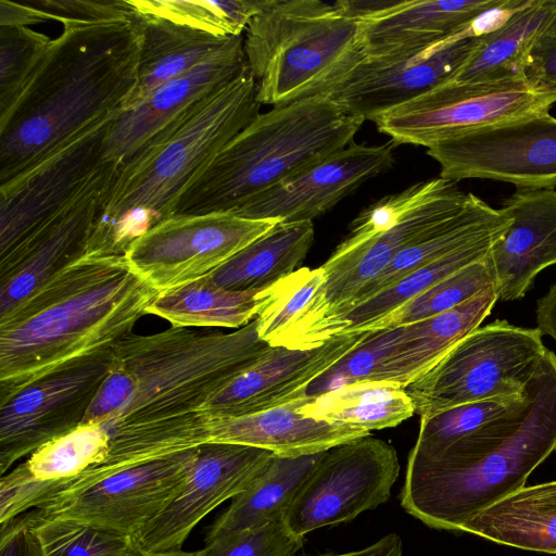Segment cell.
<instances>
[{
    "mask_svg": "<svg viewBox=\"0 0 556 556\" xmlns=\"http://www.w3.org/2000/svg\"><path fill=\"white\" fill-rule=\"evenodd\" d=\"M497 301V292L492 288L451 311L397 327L393 349L380 366L375 381H394L405 388L480 327Z\"/></svg>",
    "mask_w": 556,
    "mask_h": 556,
    "instance_id": "83f0119b",
    "label": "cell"
},
{
    "mask_svg": "<svg viewBox=\"0 0 556 556\" xmlns=\"http://www.w3.org/2000/svg\"><path fill=\"white\" fill-rule=\"evenodd\" d=\"M492 288H495V279L488 255L434 283L363 331L374 332L418 323L451 311Z\"/></svg>",
    "mask_w": 556,
    "mask_h": 556,
    "instance_id": "74e56055",
    "label": "cell"
},
{
    "mask_svg": "<svg viewBox=\"0 0 556 556\" xmlns=\"http://www.w3.org/2000/svg\"><path fill=\"white\" fill-rule=\"evenodd\" d=\"M27 3L41 11L47 21L62 24L103 23L136 15L128 0H33Z\"/></svg>",
    "mask_w": 556,
    "mask_h": 556,
    "instance_id": "f6af8a7d",
    "label": "cell"
},
{
    "mask_svg": "<svg viewBox=\"0 0 556 556\" xmlns=\"http://www.w3.org/2000/svg\"><path fill=\"white\" fill-rule=\"evenodd\" d=\"M498 544L556 554V481L522 486L459 527Z\"/></svg>",
    "mask_w": 556,
    "mask_h": 556,
    "instance_id": "f546056e",
    "label": "cell"
},
{
    "mask_svg": "<svg viewBox=\"0 0 556 556\" xmlns=\"http://www.w3.org/2000/svg\"><path fill=\"white\" fill-rule=\"evenodd\" d=\"M426 153L446 180L479 178L517 189L556 187V118L548 113L478 128L435 142Z\"/></svg>",
    "mask_w": 556,
    "mask_h": 556,
    "instance_id": "4fadbf2b",
    "label": "cell"
},
{
    "mask_svg": "<svg viewBox=\"0 0 556 556\" xmlns=\"http://www.w3.org/2000/svg\"><path fill=\"white\" fill-rule=\"evenodd\" d=\"M111 348L27 386L0 406V473L83 424L106 377Z\"/></svg>",
    "mask_w": 556,
    "mask_h": 556,
    "instance_id": "5bb4252c",
    "label": "cell"
},
{
    "mask_svg": "<svg viewBox=\"0 0 556 556\" xmlns=\"http://www.w3.org/2000/svg\"><path fill=\"white\" fill-rule=\"evenodd\" d=\"M518 0H340L357 23L369 58L415 53L476 26L482 16Z\"/></svg>",
    "mask_w": 556,
    "mask_h": 556,
    "instance_id": "ffe728a7",
    "label": "cell"
},
{
    "mask_svg": "<svg viewBox=\"0 0 556 556\" xmlns=\"http://www.w3.org/2000/svg\"><path fill=\"white\" fill-rule=\"evenodd\" d=\"M0 556H46L34 510L0 525Z\"/></svg>",
    "mask_w": 556,
    "mask_h": 556,
    "instance_id": "7dc6e473",
    "label": "cell"
},
{
    "mask_svg": "<svg viewBox=\"0 0 556 556\" xmlns=\"http://www.w3.org/2000/svg\"><path fill=\"white\" fill-rule=\"evenodd\" d=\"M509 223L510 218L501 208H494L473 193H468L464 207L457 214L441 223L419 241L401 251L336 316L312 332L302 344L301 350L307 349L312 337L327 324L391 287L401 278L466 245L503 233Z\"/></svg>",
    "mask_w": 556,
    "mask_h": 556,
    "instance_id": "4316f807",
    "label": "cell"
},
{
    "mask_svg": "<svg viewBox=\"0 0 556 556\" xmlns=\"http://www.w3.org/2000/svg\"><path fill=\"white\" fill-rule=\"evenodd\" d=\"M278 223L232 213L173 215L139 237L125 257L161 292L206 276Z\"/></svg>",
    "mask_w": 556,
    "mask_h": 556,
    "instance_id": "7c38bea8",
    "label": "cell"
},
{
    "mask_svg": "<svg viewBox=\"0 0 556 556\" xmlns=\"http://www.w3.org/2000/svg\"><path fill=\"white\" fill-rule=\"evenodd\" d=\"M468 193L441 177L416 182L365 207L320 266L325 283L274 346L301 349L307 337L336 316L394 257L465 205Z\"/></svg>",
    "mask_w": 556,
    "mask_h": 556,
    "instance_id": "52a82bcc",
    "label": "cell"
},
{
    "mask_svg": "<svg viewBox=\"0 0 556 556\" xmlns=\"http://www.w3.org/2000/svg\"><path fill=\"white\" fill-rule=\"evenodd\" d=\"M261 105L247 65L161 129L119 166L85 255L125 256L139 237L173 216L182 193Z\"/></svg>",
    "mask_w": 556,
    "mask_h": 556,
    "instance_id": "5b68a950",
    "label": "cell"
},
{
    "mask_svg": "<svg viewBox=\"0 0 556 556\" xmlns=\"http://www.w3.org/2000/svg\"><path fill=\"white\" fill-rule=\"evenodd\" d=\"M141 42L137 12L112 22L63 24L22 94L0 116V185L123 109L137 85Z\"/></svg>",
    "mask_w": 556,
    "mask_h": 556,
    "instance_id": "7a4b0ae2",
    "label": "cell"
},
{
    "mask_svg": "<svg viewBox=\"0 0 556 556\" xmlns=\"http://www.w3.org/2000/svg\"><path fill=\"white\" fill-rule=\"evenodd\" d=\"M304 417L348 425L370 432L400 425L415 414L412 399L394 381H359L317 396H305Z\"/></svg>",
    "mask_w": 556,
    "mask_h": 556,
    "instance_id": "836d02e7",
    "label": "cell"
},
{
    "mask_svg": "<svg viewBox=\"0 0 556 556\" xmlns=\"http://www.w3.org/2000/svg\"><path fill=\"white\" fill-rule=\"evenodd\" d=\"M274 455L236 443L206 442L197 446L181 489L132 535L136 546L152 554L182 551L194 527L222 503L243 492Z\"/></svg>",
    "mask_w": 556,
    "mask_h": 556,
    "instance_id": "e0dca14e",
    "label": "cell"
},
{
    "mask_svg": "<svg viewBox=\"0 0 556 556\" xmlns=\"http://www.w3.org/2000/svg\"><path fill=\"white\" fill-rule=\"evenodd\" d=\"M125 256H83L0 317V406L36 380L109 350L157 295Z\"/></svg>",
    "mask_w": 556,
    "mask_h": 556,
    "instance_id": "3957f363",
    "label": "cell"
},
{
    "mask_svg": "<svg viewBox=\"0 0 556 556\" xmlns=\"http://www.w3.org/2000/svg\"><path fill=\"white\" fill-rule=\"evenodd\" d=\"M525 75L536 88L556 94V16L535 39Z\"/></svg>",
    "mask_w": 556,
    "mask_h": 556,
    "instance_id": "bcb514c9",
    "label": "cell"
},
{
    "mask_svg": "<svg viewBox=\"0 0 556 556\" xmlns=\"http://www.w3.org/2000/svg\"><path fill=\"white\" fill-rule=\"evenodd\" d=\"M34 513L46 556H132L139 549L132 535L119 530L74 518H42Z\"/></svg>",
    "mask_w": 556,
    "mask_h": 556,
    "instance_id": "ab89813d",
    "label": "cell"
},
{
    "mask_svg": "<svg viewBox=\"0 0 556 556\" xmlns=\"http://www.w3.org/2000/svg\"><path fill=\"white\" fill-rule=\"evenodd\" d=\"M394 143L352 142L295 172L233 212L252 219L312 222L395 163Z\"/></svg>",
    "mask_w": 556,
    "mask_h": 556,
    "instance_id": "44dd1931",
    "label": "cell"
},
{
    "mask_svg": "<svg viewBox=\"0 0 556 556\" xmlns=\"http://www.w3.org/2000/svg\"><path fill=\"white\" fill-rule=\"evenodd\" d=\"M370 334V331L338 334L305 350L271 346L217 393L206 404L204 414L211 418L247 416L301 397L309 383Z\"/></svg>",
    "mask_w": 556,
    "mask_h": 556,
    "instance_id": "7402d4cb",
    "label": "cell"
},
{
    "mask_svg": "<svg viewBox=\"0 0 556 556\" xmlns=\"http://www.w3.org/2000/svg\"><path fill=\"white\" fill-rule=\"evenodd\" d=\"M139 16L142 42L138 80L121 111L138 105L159 87L223 49L232 38L216 37L155 16Z\"/></svg>",
    "mask_w": 556,
    "mask_h": 556,
    "instance_id": "1f68e13d",
    "label": "cell"
},
{
    "mask_svg": "<svg viewBox=\"0 0 556 556\" xmlns=\"http://www.w3.org/2000/svg\"><path fill=\"white\" fill-rule=\"evenodd\" d=\"M102 426L83 422L47 442L0 479V525L37 508L83 473L99 467L109 452Z\"/></svg>",
    "mask_w": 556,
    "mask_h": 556,
    "instance_id": "d4e9b609",
    "label": "cell"
},
{
    "mask_svg": "<svg viewBox=\"0 0 556 556\" xmlns=\"http://www.w3.org/2000/svg\"><path fill=\"white\" fill-rule=\"evenodd\" d=\"M364 122L326 94L275 105L215 155L182 193L174 215L231 213L352 143Z\"/></svg>",
    "mask_w": 556,
    "mask_h": 556,
    "instance_id": "8992f818",
    "label": "cell"
},
{
    "mask_svg": "<svg viewBox=\"0 0 556 556\" xmlns=\"http://www.w3.org/2000/svg\"><path fill=\"white\" fill-rule=\"evenodd\" d=\"M357 33L340 0H269L243 36L258 102L275 106L321 94L365 58Z\"/></svg>",
    "mask_w": 556,
    "mask_h": 556,
    "instance_id": "ba28073f",
    "label": "cell"
},
{
    "mask_svg": "<svg viewBox=\"0 0 556 556\" xmlns=\"http://www.w3.org/2000/svg\"><path fill=\"white\" fill-rule=\"evenodd\" d=\"M305 395L283 405L240 417L211 418V441L243 444L282 457L317 454L359 438L369 431L304 417Z\"/></svg>",
    "mask_w": 556,
    "mask_h": 556,
    "instance_id": "484cf974",
    "label": "cell"
},
{
    "mask_svg": "<svg viewBox=\"0 0 556 556\" xmlns=\"http://www.w3.org/2000/svg\"><path fill=\"white\" fill-rule=\"evenodd\" d=\"M321 267H302L268 289L256 316L257 332L271 346L325 283Z\"/></svg>",
    "mask_w": 556,
    "mask_h": 556,
    "instance_id": "b9f144b4",
    "label": "cell"
},
{
    "mask_svg": "<svg viewBox=\"0 0 556 556\" xmlns=\"http://www.w3.org/2000/svg\"><path fill=\"white\" fill-rule=\"evenodd\" d=\"M503 233L466 245L406 275L391 287L327 324L312 337L307 349L321 345L326 340L338 334L363 331L367 326L390 314L434 283L465 266L485 258L494 242Z\"/></svg>",
    "mask_w": 556,
    "mask_h": 556,
    "instance_id": "e575fe53",
    "label": "cell"
},
{
    "mask_svg": "<svg viewBox=\"0 0 556 556\" xmlns=\"http://www.w3.org/2000/svg\"><path fill=\"white\" fill-rule=\"evenodd\" d=\"M556 451V354L548 350L517 409L433 455L409 453L401 505L425 525L459 531L482 509L525 486Z\"/></svg>",
    "mask_w": 556,
    "mask_h": 556,
    "instance_id": "277c9868",
    "label": "cell"
},
{
    "mask_svg": "<svg viewBox=\"0 0 556 556\" xmlns=\"http://www.w3.org/2000/svg\"><path fill=\"white\" fill-rule=\"evenodd\" d=\"M140 15L155 16L216 37L242 36L269 0H128Z\"/></svg>",
    "mask_w": 556,
    "mask_h": 556,
    "instance_id": "8d00e7d4",
    "label": "cell"
},
{
    "mask_svg": "<svg viewBox=\"0 0 556 556\" xmlns=\"http://www.w3.org/2000/svg\"><path fill=\"white\" fill-rule=\"evenodd\" d=\"M542 338L536 327L505 319L476 328L404 388L415 413L427 417L467 403L526 393L547 351Z\"/></svg>",
    "mask_w": 556,
    "mask_h": 556,
    "instance_id": "9c48e42d",
    "label": "cell"
},
{
    "mask_svg": "<svg viewBox=\"0 0 556 556\" xmlns=\"http://www.w3.org/2000/svg\"><path fill=\"white\" fill-rule=\"evenodd\" d=\"M195 447L116 471L34 510L42 518H74L134 535L181 489Z\"/></svg>",
    "mask_w": 556,
    "mask_h": 556,
    "instance_id": "ac0fdd59",
    "label": "cell"
},
{
    "mask_svg": "<svg viewBox=\"0 0 556 556\" xmlns=\"http://www.w3.org/2000/svg\"><path fill=\"white\" fill-rule=\"evenodd\" d=\"M119 164L104 161L90 180L8 254L0 256V317L81 258Z\"/></svg>",
    "mask_w": 556,
    "mask_h": 556,
    "instance_id": "2e32d148",
    "label": "cell"
},
{
    "mask_svg": "<svg viewBox=\"0 0 556 556\" xmlns=\"http://www.w3.org/2000/svg\"><path fill=\"white\" fill-rule=\"evenodd\" d=\"M267 292H231L204 276L159 292L148 314L166 319L173 327L238 328L256 318Z\"/></svg>",
    "mask_w": 556,
    "mask_h": 556,
    "instance_id": "d590c367",
    "label": "cell"
},
{
    "mask_svg": "<svg viewBox=\"0 0 556 556\" xmlns=\"http://www.w3.org/2000/svg\"><path fill=\"white\" fill-rule=\"evenodd\" d=\"M243 35L154 90L138 105L118 111L104 140L103 160L122 165L161 129L235 79L245 67Z\"/></svg>",
    "mask_w": 556,
    "mask_h": 556,
    "instance_id": "603a6c76",
    "label": "cell"
},
{
    "mask_svg": "<svg viewBox=\"0 0 556 556\" xmlns=\"http://www.w3.org/2000/svg\"><path fill=\"white\" fill-rule=\"evenodd\" d=\"M325 452L299 457L274 455L211 526L205 543L232 532L283 521L294 495Z\"/></svg>",
    "mask_w": 556,
    "mask_h": 556,
    "instance_id": "d6a6232c",
    "label": "cell"
},
{
    "mask_svg": "<svg viewBox=\"0 0 556 556\" xmlns=\"http://www.w3.org/2000/svg\"><path fill=\"white\" fill-rule=\"evenodd\" d=\"M556 94L527 77L490 83L446 81L371 122L394 146L425 148L478 128L548 113Z\"/></svg>",
    "mask_w": 556,
    "mask_h": 556,
    "instance_id": "30bf717a",
    "label": "cell"
},
{
    "mask_svg": "<svg viewBox=\"0 0 556 556\" xmlns=\"http://www.w3.org/2000/svg\"><path fill=\"white\" fill-rule=\"evenodd\" d=\"M556 16V0H523L500 24L480 33L471 55L448 81L490 83L526 77L529 52Z\"/></svg>",
    "mask_w": 556,
    "mask_h": 556,
    "instance_id": "f1b7e54d",
    "label": "cell"
},
{
    "mask_svg": "<svg viewBox=\"0 0 556 556\" xmlns=\"http://www.w3.org/2000/svg\"><path fill=\"white\" fill-rule=\"evenodd\" d=\"M480 31L463 34L415 53L362 59L321 94L351 114L372 121L453 78L478 45Z\"/></svg>",
    "mask_w": 556,
    "mask_h": 556,
    "instance_id": "d6986e66",
    "label": "cell"
},
{
    "mask_svg": "<svg viewBox=\"0 0 556 556\" xmlns=\"http://www.w3.org/2000/svg\"><path fill=\"white\" fill-rule=\"evenodd\" d=\"M528 399L529 384L523 394L486 399L420 417L417 442L410 452L418 455L437 454L459 439L522 406Z\"/></svg>",
    "mask_w": 556,
    "mask_h": 556,
    "instance_id": "f35d334b",
    "label": "cell"
},
{
    "mask_svg": "<svg viewBox=\"0 0 556 556\" xmlns=\"http://www.w3.org/2000/svg\"><path fill=\"white\" fill-rule=\"evenodd\" d=\"M500 208L510 223L489 258L498 300L517 301L538 274L556 265V189H517Z\"/></svg>",
    "mask_w": 556,
    "mask_h": 556,
    "instance_id": "cb8c5ba5",
    "label": "cell"
},
{
    "mask_svg": "<svg viewBox=\"0 0 556 556\" xmlns=\"http://www.w3.org/2000/svg\"><path fill=\"white\" fill-rule=\"evenodd\" d=\"M313 222L278 223L206 277L217 287L260 293L292 274L314 241Z\"/></svg>",
    "mask_w": 556,
    "mask_h": 556,
    "instance_id": "4dcf8cb0",
    "label": "cell"
},
{
    "mask_svg": "<svg viewBox=\"0 0 556 556\" xmlns=\"http://www.w3.org/2000/svg\"><path fill=\"white\" fill-rule=\"evenodd\" d=\"M302 540L283 521L273 522L206 542L195 556H293L302 547Z\"/></svg>",
    "mask_w": 556,
    "mask_h": 556,
    "instance_id": "ee69618b",
    "label": "cell"
},
{
    "mask_svg": "<svg viewBox=\"0 0 556 556\" xmlns=\"http://www.w3.org/2000/svg\"><path fill=\"white\" fill-rule=\"evenodd\" d=\"M402 540L396 533H390L376 543L355 552L343 554H324L316 556H402Z\"/></svg>",
    "mask_w": 556,
    "mask_h": 556,
    "instance_id": "f907efd6",
    "label": "cell"
},
{
    "mask_svg": "<svg viewBox=\"0 0 556 556\" xmlns=\"http://www.w3.org/2000/svg\"><path fill=\"white\" fill-rule=\"evenodd\" d=\"M270 348L258 336L256 318L228 333L172 326L121 338L111 346L106 377L83 421L103 427L109 452L75 488L210 442L206 404Z\"/></svg>",
    "mask_w": 556,
    "mask_h": 556,
    "instance_id": "6da1fadb",
    "label": "cell"
},
{
    "mask_svg": "<svg viewBox=\"0 0 556 556\" xmlns=\"http://www.w3.org/2000/svg\"><path fill=\"white\" fill-rule=\"evenodd\" d=\"M52 39L24 26H0V116L22 94Z\"/></svg>",
    "mask_w": 556,
    "mask_h": 556,
    "instance_id": "60d3db41",
    "label": "cell"
},
{
    "mask_svg": "<svg viewBox=\"0 0 556 556\" xmlns=\"http://www.w3.org/2000/svg\"><path fill=\"white\" fill-rule=\"evenodd\" d=\"M132 556H195V552H172V553H161V554H152L146 553L141 549H138Z\"/></svg>",
    "mask_w": 556,
    "mask_h": 556,
    "instance_id": "816d5d0a",
    "label": "cell"
},
{
    "mask_svg": "<svg viewBox=\"0 0 556 556\" xmlns=\"http://www.w3.org/2000/svg\"><path fill=\"white\" fill-rule=\"evenodd\" d=\"M117 112L88 125L0 185V256L65 205L96 174L104 162V140Z\"/></svg>",
    "mask_w": 556,
    "mask_h": 556,
    "instance_id": "9a60e30c",
    "label": "cell"
},
{
    "mask_svg": "<svg viewBox=\"0 0 556 556\" xmlns=\"http://www.w3.org/2000/svg\"><path fill=\"white\" fill-rule=\"evenodd\" d=\"M396 333V328L371 332L362 344L309 383L305 396H317L354 382L375 381L380 366L392 351Z\"/></svg>",
    "mask_w": 556,
    "mask_h": 556,
    "instance_id": "7bdbcfd3",
    "label": "cell"
},
{
    "mask_svg": "<svg viewBox=\"0 0 556 556\" xmlns=\"http://www.w3.org/2000/svg\"><path fill=\"white\" fill-rule=\"evenodd\" d=\"M535 315L536 328L556 341V283L536 301Z\"/></svg>",
    "mask_w": 556,
    "mask_h": 556,
    "instance_id": "681fc988",
    "label": "cell"
},
{
    "mask_svg": "<svg viewBox=\"0 0 556 556\" xmlns=\"http://www.w3.org/2000/svg\"><path fill=\"white\" fill-rule=\"evenodd\" d=\"M399 473L395 450L370 434L333 446L298 490L283 523L303 539L319 528L351 521L387 502Z\"/></svg>",
    "mask_w": 556,
    "mask_h": 556,
    "instance_id": "8fae6325",
    "label": "cell"
},
{
    "mask_svg": "<svg viewBox=\"0 0 556 556\" xmlns=\"http://www.w3.org/2000/svg\"><path fill=\"white\" fill-rule=\"evenodd\" d=\"M42 22H47L43 13L27 2L0 1V26L29 27Z\"/></svg>",
    "mask_w": 556,
    "mask_h": 556,
    "instance_id": "c3c4849f",
    "label": "cell"
}]
</instances>
